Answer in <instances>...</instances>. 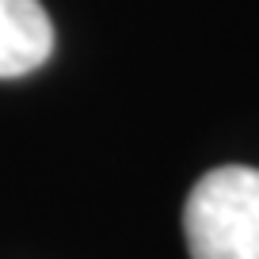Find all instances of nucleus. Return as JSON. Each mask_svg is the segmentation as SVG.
Returning a JSON list of instances; mask_svg holds the SVG:
<instances>
[{
  "instance_id": "1",
  "label": "nucleus",
  "mask_w": 259,
  "mask_h": 259,
  "mask_svg": "<svg viewBox=\"0 0 259 259\" xmlns=\"http://www.w3.org/2000/svg\"><path fill=\"white\" fill-rule=\"evenodd\" d=\"M183 236L191 259H259V168L206 171L187 194Z\"/></svg>"
},
{
  "instance_id": "2",
  "label": "nucleus",
  "mask_w": 259,
  "mask_h": 259,
  "mask_svg": "<svg viewBox=\"0 0 259 259\" xmlns=\"http://www.w3.org/2000/svg\"><path fill=\"white\" fill-rule=\"evenodd\" d=\"M54 54V23L38 0H0V80L27 76Z\"/></svg>"
}]
</instances>
